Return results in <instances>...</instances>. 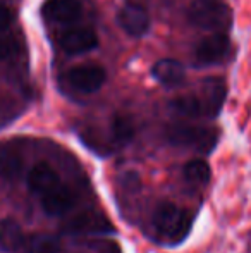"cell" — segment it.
Returning <instances> with one entry per match:
<instances>
[{
	"label": "cell",
	"mask_w": 251,
	"mask_h": 253,
	"mask_svg": "<svg viewBox=\"0 0 251 253\" xmlns=\"http://www.w3.org/2000/svg\"><path fill=\"white\" fill-rule=\"evenodd\" d=\"M21 112L19 105L9 97H0V127L14 121Z\"/></svg>",
	"instance_id": "obj_19"
},
{
	"label": "cell",
	"mask_w": 251,
	"mask_h": 253,
	"mask_svg": "<svg viewBox=\"0 0 251 253\" xmlns=\"http://www.w3.org/2000/svg\"><path fill=\"white\" fill-rule=\"evenodd\" d=\"M188 19L200 30L224 33L232 24V10L222 0H193L188 7Z\"/></svg>",
	"instance_id": "obj_3"
},
{
	"label": "cell",
	"mask_w": 251,
	"mask_h": 253,
	"mask_svg": "<svg viewBox=\"0 0 251 253\" xmlns=\"http://www.w3.org/2000/svg\"><path fill=\"white\" fill-rule=\"evenodd\" d=\"M62 181L59 172L47 162L35 164L28 172V186L35 195L41 197V195L48 193L50 190H54L55 186H59Z\"/></svg>",
	"instance_id": "obj_11"
},
{
	"label": "cell",
	"mask_w": 251,
	"mask_h": 253,
	"mask_svg": "<svg viewBox=\"0 0 251 253\" xmlns=\"http://www.w3.org/2000/svg\"><path fill=\"white\" fill-rule=\"evenodd\" d=\"M151 76L164 86H178L184 81L186 71L181 62L174 59H162L151 67Z\"/></svg>",
	"instance_id": "obj_13"
},
{
	"label": "cell",
	"mask_w": 251,
	"mask_h": 253,
	"mask_svg": "<svg viewBox=\"0 0 251 253\" xmlns=\"http://www.w3.org/2000/svg\"><path fill=\"white\" fill-rule=\"evenodd\" d=\"M62 50L67 53H86L98 45V37L95 30L86 26L72 28V30H66L59 38Z\"/></svg>",
	"instance_id": "obj_9"
},
{
	"label": "cell",
	"mask_w": 251,
	"mask_h": 253,
	"mask_svg": "<svg viewBox=\"0 0 251 253\" xmlns=\"http://www.w3.org/2000/svg\"><path fill=\"white\" fill-rule=\"evenodd\" d=\"M76 203V195L67 184L61 183L50 190L48 193L41 195V209L48 215H64L67 213Z\"/></svg>",
	"instance_id": "obj_12"
},
{
	"label": "cell",
	"mask_w": 251,
	"mask_h": 253,
	"mask_svg": "<svg viewBox=\"0 0 251 253\" xmlns=\"http://www.w3.org/2000/svg\"><path fill=\"white\" fill-rule=\"evenodd\" d=\"M41 12L52 23L72 24L81 19L83 5L79 0H47Z\"/></svg>",
	"instance_id": "obj_10"
},
{
	"label": "cell",
	"mask_w": 251,
	"mask_h": 253,
	"mask_svg": "<svg viewBox=\"0 0 251 253\" xmlns=\"http://www.w3.org/2000/svg\"><path fill=\"white\" fill-rule=\"evenodd\" d=\"M64 231L67 234H76V236H90V234H105L114 231L110 220L100 212L88 210V212L77 213L76 217L69 219L64 224Z\"/></svg>",
	"instance_id": "obj_6"
},
{
	"label": "cell",
	"mask_w": 251,
	"mask_h": 253,
	"mask_svg": "<svg viewBox=\"0 0 251 253\" xmlns=\"http://www.w3.org/2000/svg\"><path fill=\"white\" fill-rule=\"evenodd\" d=\"M117 21L121 28L131 37H143L150 31V14L141 3L138 2H127L119 10Z\"/></svg>",
	"instance_id": "obj_8"
},
{
	"label": "cell",
	"mask_w": 251,
	"mask_h": 253,
	"mask_svg": "<svg viewBox=\"0 0 251 253\" xmlns=\"http://www.w3.org/2000/svg\"><path fill=\"white\" fill-rule=\"evenodd\" d=\"M10 23H12V12L5 5L0 3V31L7 30L10 26Z\"/></svg>",
	"instance_id": "obj_21"
},
{
	"label": "cell",
	"mask_w": 251,
	"mask_h": 253,
	"mask_svg": "<svg viewBox=\"0 0 251 253\" xmlns=\"http://www.w3.org/2000/svg\"><path fill=\"white\" fill-rule=\"evenodd\" d=\"M105 80H107V73L102 66L98 64H81V66H74L69 71L62 74L61 81L64 84L71 88V90L77 91V93H95L104 86Z\"/></svg>",
	"instance_id": "obj_5"
},
{
	"label": "cell",
	"mask_w": 251,
	"mask_h": 253,
	"mask_svg": "<svg viewBox=\"0 0 251 253\" xmlns=\"http://www.w3.org/2000/svg\"><path fill=\"white\" fill-rule=\"evenodd\" d=\"M19 253H61V241L52 234H26Z\"/></svg>",
	"instance_id": "obj_15"
},
{
	"label": "cell",
	"mask_w": 251,
	"mask_h": 253,
	"mask_svg": "<svg viewBox=\"0 0 251 253\" xmlns=\"http://www.w3.org/2000/svg\"><path fill=\"white\" fill-rule=\"evenodd\" d=\"M110 136L115 145H126L134 136V123L127 116H115L110 123Z\"/></svg>",
	"instance_id": "obj_16"
},
{
	"label": "cell",
	"mask_w": 251,
	"mask_h": 253,
	"mask_svg": "<svg viewBox=\"0 0 251 253\" xmlns=\"http://www.w3.org/2000/svg\"><path fill=\"white\" fill-rule=\"evenodd\" d=\"M167 140L176 147L193 148L196 152L208 153L217 145L218 133L214 127L194 126V124H172L167 127Z\"/></svg>",
	"instance_id": "obj_4"
},
{
	"label": "cell",
	"mask_w": 251,
	"mask_h": 253,
	"mask_svg": "<svg viewBox=\"0 0 251 253\" xmlns=\"http://www.w3.org/2000/svg\"><path fill=\"white\" fill-rule=\"evenodd\" d=\"M225 100V84L217 78H208L196 91L179 95L171 102V109L184 117H215Z\"/></svg>",
	"instance_id": "obj_1"
},
{
	"label": "cell",
	"mask_w": 251,
	"mask_h": 253,
	"mask_svg": "<svg viewBox=\"0 0 251 253\" xmlns=\"http://www.w3.org/2000/svg\"><path fill=\"white\" fill-rule=\"evenodd\" d=\"M17 52H19V43L14 38L0 37V62L14 57Z\"/></svg>",
	"instance_id": "obj_20"
},
{
	"label": "cell",
	"mask_w": 251,
	"mask_h": 253,
	"mask_svg": "<svg viewBox=\"0 0 251 253\" xmlns=\"http://www.w3.org/2000/svg\"><path fill=\"white\" fill-rule=\"evenodd\" d=\"M23 169V160L16 152H0V177L3 179H16Z\"/></svg>",
	"instance_id": "obj_17"
},
{
	"label": "cell",
	"mask_w": 251,
	"mask_h": 253,
	"mask_svg": "<svg viewBox=\"0 0 251 253\" xmlns=\"http://www.w3.org/2000/svg\"><path fill=\"white\" fill-rule=\"evenodd\" d=\"M24 234L23 227L16 222L14 219H5L0 220V250L5 253H19L21 247L24 243Z\"/></svg>",
	"instance_id": "obj_14"
},
{
	"label": "cell",
	"mask_w": 251,
	"mask_h": 253,
	"mask_svg": "<svg viewBox=\"0 0 251 253\" xmlns=\"http://www.w3.org/2000/svg\"><path fill=\"white\" fill-rule=\"evenodd\" d=\"M210 166L205 160H191L184 166V179L191 184H207L210 181Z\"/></svg>",
	"instance_id": "obj_18"
},
{
	"label": "cell",
	"mask_w": 251,
	"mask_h": 253,
	"mask_svg": "<svg viewBox=\"0 0 251 253\" xmlns=\"http://www.w3.org/2000/svg\"><path fill=\"white\" fill-rule=\"evenodd\" d=\"M193 215L189 210L171 202H164L155 209L151 215V226L160 241L181 243L191 231Z\"/></svg>",
	"instance_id": "obj_2"
},
{
	"label": "cell",
	"mask_w": 251,
	"mask_h": 253,
	"mask_svg": "<svg viewBox=\"0 0 251 253\" xmlns=\"http://www.w3.org/2000/svg\"><path fill=\"white\" fill-rule=\"evenodd\" d=\"M231 50V40L225 33H212L205 37L194 50V60L200 66L220 64Z\"/></svg>",
	"instance_id": "obj_7"
}]
</instances>
